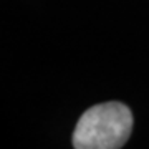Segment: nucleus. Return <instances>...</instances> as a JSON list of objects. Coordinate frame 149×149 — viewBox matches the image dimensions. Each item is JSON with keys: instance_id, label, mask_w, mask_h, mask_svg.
<instances>
[{"instance_id": "1", "label": "nucleus", "mask_w": 149, "mask_h": 149, "mask_svg": "<svg viewBox=\"0 0 149 149\" xmlns=\"http://www.w3.org/2000/svg\"><path fill=\"white\" fill-rule=\"evenodd\" d=\"M133 113L124 103L108 101L86 109L73 131L76 149H119L133 131Z\"/></svg>"}]
</instances>
